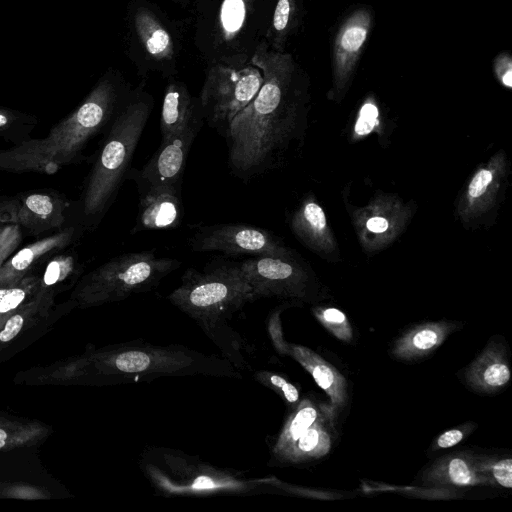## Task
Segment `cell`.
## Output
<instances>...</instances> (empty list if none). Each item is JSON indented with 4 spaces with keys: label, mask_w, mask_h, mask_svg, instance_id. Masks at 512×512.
I'll return each instance as SVG.
<instances>
[{
    "label": "cell",
    "mask_w": 512,
    "mask_h": 512,
    "mask_svg": "<svg viewBox=\"0 0 512 512\" xmlns=\"http://www.w3.org/2000/svg\"><path fill=\"white\" fill-rule=\"evenodd\" d=\"M263 82L251 100L231 121L225 134L232 174L247 182L276 164L288 139L294 105L291 98L295 62L290 54L257 46L252 57Z\"/></svg>",
    "instance_id": "obj_1"
},
{
    "label": "cell",
    "mask_w": 512,
    "mask_h": 512,
    "mask_svg": "<svg viewBox=\"0 0 512 512\" xmlns=\"http://www.w3.org/2000/svg\"><path fill=\"white\" fill-rule=\"evenodd\" d=\"M168 300L192 318L229 361L242 368L244 342L230 321L254 296L239 263L210 264L187 269Z\"/></svg>",
    "instance_id": "obj_2"
},
{
    "label": "cell",
    "mask_w": 512,
    "mask_h": 512,
    "mask_svg": "<svg viewBox=\"0 0 512 512\" xmlns=\"http://www.w3.org/2000/svg\"><path fill=\"white\" fill-rule=\"evenodd\" d=\"M118 93L109 79L101 80L78 109L42 140L0 152V168L50 171L71 162L85 144L116 116Z\"/></svg>",
    "instance_id": "obj_3"
},
{
    "label": "cell",
    "mask_w": 512,
    "mask_h": 512,
    "mask_svg": "<svg viewBox=\"0 0 512 512\" xmlns=\"http://www.w3.org/2000/svg\"><path fill=\"white\" fill-rule=\"evenodd\" d=\"M151 109L150 100L137 97L113 118L84 190L82 212L91 225L106 213L126 179Z\"/></svg>",
    "instance_id": "obj_4"
},
{
    "label": "cell",
    "mask_w": 512,
    "mask_h": 512,
    "mask_svg": "<svg viewBox=\"0 0 512 512\" xmlns=\"http://www.w3.org/2000/svg\"><path fill=\"white\" fill-rule=\"evenodd\" d=\"M141 467L152 486L165 496H212L260 492L268 479H250L241 472L215 467L181 451L152 448L145 451Z\"/></svg>",
    "instance_id": "obj_5"
},
{
    "label": "cell",
    "mask_w": 512,
    "mask_h": 512,
    "mask_svg": "<svg viewBox=\"0 0 512 512\" xmlns=\"http://www.w3.org/2000/svg\"><path fill=\"white\" fill-rule=\"evenodd\" d=\"M105 361L111 373L126 378L128 382L197 374L239 376L229 361L182 345L162 346L132 341L111 351Z\"/></svg>",
    "instance_id": "obj_6"
},
{
    "label": "cell",
    "mask_w": 512,
    "mask_h": 512,
    "mask_svg": "<svg viewBox=\"0 0 512 512\" xmlns=\"http://www.w3.org/2000/svg\"><path fill=\"white\" fill-rule=\"evenodd\" d=\"M180 266L178 259L159 257L152 250L122 254L91 272L87 297L97 302L123 300L150 291Z\"/></svg>",
    "instance_id": "obj_7"
},
{
    "label": "cell",
    "mask_w": 512,
    "mask_h": 512,
    "mask_svg": "<svg viewBox=\"0 0 512 512\" xmlns=\"http://www.w3.org/2000/svg\"><path fill=\"white\" fill-rule=\"evenodd\" d=\"M262 82V73L254 65L241 69L213 66L200 94V107L210 126L225 136L233 118L251 102Z\"/></svg>",
    "instance_id": "obj_8"
},
{
    "label": "cell",
    "mask_w": 512,
    "mask_h": 512,
    "mask_svg": "<svg viewBox=\"0 0 512 512\" xmlns=\"http://www.w3.org/2000/svg\"><path fill=\"white\" fill-rule=\"evenodd\" d=\"M202 109L197 108L189 122L160 147L141 170H129L137 188L148 186H181L191 146L203 124Z\"/></svg>",
    "instance_id": "obj_9"
},
{
    "label": "cell",
    "mask_w": 512,
    "mask_h": 512,
    "mask_svg": "<svg viewBox=\"0 0 512 512\" xmlns=\"http://www.w3.org/2000/svg\"><path fill=\"white\" fill-rule=\"evenodd\" d=\"M194 252H222L228 255L278 256L285 251L269 231L246 224L203 226L189 239Z\"/></svg>",
    "instance_id": "obj_10"
},
{
    "label": "cell",
    "mask_w": 512,
    "mask_h": 512,
    "mask_svg": "<svg viewBox=\"0 0 512 512\" xmlns=\"http://www.w3.org/2000/svg\"><path fill=\"white\" fill-rule=\"evenodd\" d=\"M372 25L373 12L367 6L355 9L340 25L332 49L333 78L337 88H344L351 79Z\"/></svg>",
    "instance_id": "obj_11"
},
{
    "label": "cell",
    "mask_w": 512,
    "mask_h": 512,
    "mask_svg": "<svg viewBox=\"0 0 512 512\" xmlns=\"http://www.w3.org/2000/svg\"><path fill=\"white\" fill-rule=\"evenodd\" d=\"M255 301L299 292L298 270L284 257L253 256L239 263Z\"/></svg>",
    "instance_id": "obj_12"
},
{
    "label": "cell",
    "mask_w": 512,
    "mask_h": 512,
    "mask_svg": "<svg viewBox=\"0 0 512 512\" xmlns=\"http://www.w3.org/2000/svg\"><path fill=\"white\" fill-rule=\"evenodd\" d=\"M138 214L131 234L177 228L184 215L181 186L138 188Z\"/></svg>",
    "instance_id": "obj_13"
},
{
    "label": "cell",
    "mask_w": 512,
    "mask_h": 512,
    "mask_svg": "<svg viewBox=\"0 0 512 512\" xmlns=\"http://www.w3.org/2000/svg\"><path fill=\"white\" fill-rule=\"evenodd\" d=\"M465 378L471 388L481 393H495L510 381L511 371L504 347L490 343L470 364Z\"/></svg>",
    "instance_id": "obj_14"
},
{
    "label": "cell",
    "mask_w": 512,
    "mask_h": 512,
    "mask_svg": "<svg viewBox=\"0 0 512 512\" xmlns=\"http://www.w3.org/2000/svg\"><path fill=\"white\" fill-rule=\"evenodd\" d=\"M423 483L455 486H491L490 481L474 466V455L457 452L437 459L423 474Z\"/></svg>",
    "instance_id": "obj_15"
},
{
    "label": "cell",
    "mask_w": 512,
    "mask_h": 512,
    "mask_svg": "<svg viewBox=\"0 0 512 512\" xmlns=\"http://www.w3.org/2000/svg\"><path fill=\"white\" fill-rule=\"evenodd\" d=\"M286 354L292 356L314 378L331 402L333 412L347 401V384L344 376L328 361L311 349L295 344L287 345Z\"/></svg>",
    "instance_id": "obj_16"
},
{
    "label": "cell",
    "mask_w": 512,
    "mask_h": 512,
    "mask_svg": "<svg viewBox=\"0 0 512 512\" xmlns=\"http://www.w3.org/2000/svg\"><path fill=\"white\" fill-rule=\"evenodd\" d=\"M455 329L456 324L445 321L417 325L396 340L391 353L405 361L423 358L441 346Z\"/></svg>",
    "instance_id": "obj_17"
},
{
    "label": "cell",
    "mask_w": 512,
    "mask_h": 512,
    "mask_svg": "<svg viewBox=\"0 0 512 512\" xmlns=\"http://www.w3.org/2000/svg\"><path fill=\"white\" fill-rule=\"evenodd\" d=\"M197 108L184 84L169 83L165 90L161 109V142L168 140L181 130L189 122Z\"/></svg>",
    "instance_id": "obj_18"
},
{
    "label": "cell",
    "mask_w": 512,
    "mask_h": 512,
    "mask_svg": "<svg viewBox=\"0 0 512 512\" xmlns=\"http://www.w3.org/2000/svg\"><path fill=\"white\" fill-rule=\"evenodd\" d=\"M63 204L48 193L27 195L17 210V219L26 227L42 231L63 221Z\"/></svg>",
    "instance_id": "obj_19"
},
{
    "label": "cell",
    "mask_w": 512,
    "mask_h": 512,
    "mask_svg": "<svg viewBox=\"0 0 512 512\" xmlns=\"http://www.w3.org/2000/svg\"><path fill=\"white\" fill-rule=\"evenodd\" d=\"M136 33L145 50L156 60H170L174 55L172 37L157 17L140 8L134 17Z\"/></svg>",
    "instance_id": "obj_20"
},
{
    "label": "cell",
    "mask_w": 512,
    "mask_h": 512,
    "mask_svg": "<svg viewBox=\"0 0 512 512\" xmlns=\"http://www.w3.org/2000/svg\"><path fill=\"white\" fill-rule=\"evenodd\" d=\"M322 410L309 399L299 402L276 437L272 446V458L278 461L316 420L324 416Z\"/></svg>",
    "instance_id": "obj_21"
},
{
    "label": "cell",
    "mask_w": 512,
    "mask_h": 512,
    "mask_svg": "<svg viewBox=\"0 0 512 512\" xmlns=\"http://www.w3.org/2000/svg\"><path fill=\"white\" fill-rule=\"evenodd\" d=\"M73 237L74 229L68 228L66 231L26 246L5 263L4 267L0 269V277H14L25 272L42 257L52 254L57 249L65 246Z\"/></svg>",
    "instance_id": "obj_22"
},
{
    "label": "cell",
    "mask_w": 512,
    "mask_h": 512,
    "mask_svg": "<svg viewBox=\"0 0 512 512\" xmlns=\"http://www.w3.org/2000/svg\"><path fill=\"white\" fill-rule=\"evenodd\" d=\"M331 449V436L324 416L316 420L282 455L278 462L302 463L325 456Z\"/></svg>",
    "instance_id": "obj_23"
},
{
    "label": "cell",
    "mask_w": 512,
    "mask_h": 512,
    "mask_svg": "<svg viewBox=\"0 0 512 512\" xmlns=\"http://www.w3.org/2000/svg\"><path fill=\"white\" fill-rule=\"evenodd\" d=\"M297 13V0L277 1L270 35L275 51H283L285 41L296 25Z\"/></svg>",
    "instance_id": "obj_24"
},
{
    "label": "cell",
    "mask_w": 512,
    "mask_h": 512,
    "mask_svg": "<svg viewBox=\"0 0 512 512\" xmlns=\"http://www.w3.org/2000/svg\"><path fill=\"white\" fill-rule=\"evenodd\" d=\"M474 466L490 481L491 486L512 488V459L495 456H474Z\"/></svg>",
    "instance_id": "obj_25"
},
{
    "label": "cell",
    "mask_w": 512,
    "mask_h": 512,
    "mask_svg": "<svg viewBox=\"0 0 512 512\" xmlns=\"http://www.w3.org/2000/svg\"><path fill=\"white\" fill-rule=\"evenodd\" d=\"M246 14L245 0H224L221 6L220 22L224 37L232 39L242 28Z\"/></svg>",
    "instance_id": "obj_26"
},
{
    "label": "cell",
    "mask_w": 512,
    "mask_h": 512,
    "mask_svg": "<svg viewBox=\"0 0 512 512\" xmlns=\"http://www.w3.org/2000/svg\"><path fill=\"white\" fill-rule=\"evenodd\" d=\"M254 378L262 385L272 389L293 408L299 403V391L280 374L261 370L254 374Z\"/></svg>",
    "instance_id": "obj_27"
},
{
    "label": "cell",
    "mask_w": 512,
    "mask_h": 512,
    "mask_svg": "<svg viewBox=\"0 0 512 512\" xmlns=\"http://www.w3.org/2000/svg\"><path fill=\"white\" fill-rule=\"evenodd\" d=\"M315 316L336 338L344 342H350L352 340V327L342 311L336 308L318 309L315 312Z\"/></svg>",
    "instance_id": "obj_28"
},
{
    "label": "cell",
    "mask_w": 512,
    "mask_h": 512,
    "mask_svg": "<svg viewBox=\"0 0 512 512\" xmlns=\"http://www.w3.org/2000/svg\"><path fill=\"white\" fill-rule=\"evenodd\" d=\"M76 264V260L71 255H61L51 260L44 272L43 281L45 285L51 286L69 275Z\"/></svg>",
    "instance_id": "obj_29"
},
{
    "label": "cell",
    "mask_w": 512,
    "mask_h": 512,
    "mask_svg": "<svg viewBox=\"0 0 512 512\" xmlns=\"http://www.w3.org/2000/svg\"><path fill=\"white\" fill-rule=\"evenodd\" d=\"M475 427V423H466L444 431L435 440L433 449H445L455 446L468 436Z\"/></svg>",
    "instance_id": "obj_30"
},
{
    "label": "cell",
    "mask_w": 512,
    "mask_h": 512,
    "mask_svg": "<svg viewBox=\"0 0 512 512\" xmlns=\"http://www.w3.org/2000/svg\"><path fill=\"white\" fill-rule=\"evenodd\" d=\"M294 221L307 225L310 230L315 232L323 231L326 226V218L322 208L313 202L305 204L301 211V217Z\"/></svg>",
    "instance_id": "obj_31"
},
{
    "label": "cell",
    "mask_w": 512,
    "mask_h": 512,
    "mask_svg": "<svg viewBox=\"0 0 512 512\" xmlns=\"http://www.w3.org/2000/svg\"><path fill=\"white\" fill-rule=\"evenodd\" d=\"M378 109L371 103H365L359 114V118L355 125V131L357 134L365 135L368 134L377 123Z\"/></svg>",
    "instance_id": "obj_32"
},
{
    "label": "cell",
    "mask_w": 512,
    "mask_h": 512,
    "mask_svg": "<svg viewBox=\"0 0 512 512\" xmlns=\"http://www.w3.org/2000/svg\"><path fill=\"white\" fill-rule=\"evenodd\" d=\"M494 71L497 78L508 88L512 86V60L507 52H502L494 59Z\"/></svg>",
    "instance_id": "obj_33"
},
{
    "label": "cell",
    "mask_w": 512,
    "mask_h": 512,
    "mask_svg": "<svg viewBox=\"0 0 512 512\" xmlns=\"http://www.w3.org/2000/svg\"><path fill=\"white\" fill-rule=\"evenodd\" d=\"M26 293L21 288L0 289V313L15 309L25 299Z\"/></svg>",
    "instance_id": "obj_34"
},
{
    "label": "cell",
    "mask_w": 512,
    "mask_h": 512,
    "mask_svg": "<svg viewBox=\"0 0 512 512\" xmlns=\"http://www.w3.org/2000/svg\"><path fill=\"white\" fill-rule=\"evenodd\" d=\"M492 181V174L488 170H481L472 179L469 185V194L472 197L482 195Z\"/></svg>",
    "instance_id": "obj_35"
},
{
    "label": "cell",
    "mask_w": 512,
    "mask_h": 512,
    "mask_svg": "<svg viewBox=\"0 0 512 512\" xmlns=\"http://www.w3.org/2000/svg\"><path fill=\"white\" fill-rule=\"evenodd\" d=\"M269 331L271 334V338L273 340V343L276 347V349L280 353L286 354V349L288 343L285 342V340L282 337L280 325H279V319H278V313H275L271 316L269 321Z\"/></svg>",
    "instance_id": "obj_36"
},
{
    "label": "cell",
    "mask_w": 512,
    "mask_h": 512,
    "mask_svg": "<svg viewBox=\"0 0 512 512\" xmlns=\"http://www.w3.org/2000/svg\"><path fill=\"white\" fill-rule=\"evenodd\" d=\"M23 318L20 315L12 316L6 323L4 329L0 332V340L8 342L13 339L21 330Z\"/></svg>",
    "instance_id": "obj_37"
},
{
    "label": "cell",
    "mask_w": 512,
    "mask_h": 512,
    "mask_svg": "<svg viewBox=\"0 0 512 512\" xmlns=\"http://www.w3.org/2000/svg\"><path fill=\"white\" fill-rule=\"evenodd\" d=\"M367 228L374 233H382L388 228V222L383 217H373L367 222Z\"/></svg>",
    "instance_id": "obj_38"
},
{
    "label": "cell",
    "mask_w": 512,
    "mask_h": 512,
    "mask_svg": "<svg viewBox=\"0 0 512 512\" xmlns=\"http://www.w3.org/2000/svg\"><path fill=\"white\" fill-rule=\"evenodd\" d=\"M19 204L13 201L0 203V221L3 220L8 214H16Z\"/></svg>",
    "instance_id": "obj_39"
},
{
    "label": "cell",
    "mask_w": 512,
    "mask_h": 512,
    "mask_svg": "<svg viewBox=\"0 0 512 512\" xmlns=\"http://www.w3.org/2000/svg\"><path fill=\"white\" fill-rule=\"evenodd\" d=\"M14 119L15 117L7 111L0 110V132L7 128Z\"/></svg>",
    "instance_id": "obj_40"
},
{
    "label": "cell",
    "mask_w": 512,
    "mask_h": 512,
    "mask_svg": "<svg viewBox=\"0 0 512 512\" xmlns=\"http://www.w3.org/2000/svg\"><path fill=\"white\" fill-rule=\"evenodd\" d=\"M7 434L4 430L0 429V448L5 445Z\"/></svg>",
    "instance_id": "obj_41"
},
{
    "label": "cell",
    "mask_w": 512,
    "mask_h": 512,
    "mask_svg": "<svg viewBox=\"0 0 512 512\" xmlns=\"http://www.w3.org/2000/svg\"><path fill=\"white\" fill-rule=\"evenodd\" d=\"M6 255H7V252H0V268H1V262L5 258Z\"/></svg>",
    "instance_id": "obj_42"
}]
</instances>
